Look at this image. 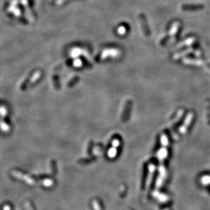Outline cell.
Listing matches in <instances>:
<instances>
[{
    "mask_svg": "<svg viewBox=\"0 0 210 210\" xmlns=\"http://www.w3.org/2000/svg\"><path fill=\"white\" fill-rule=\"evenodd\" d=\"M170 37H171V35L170 34L166 35L165 37H163V38L161 40V42H160V44L161 45V46H165V45L168 42V41L169 40Z\"/></svg>",
    "mask_w": 210,
    "mask_h": 210,
    "instance_id": "3",
    "label": "cell"
},
{
    "mask_svg": "<svg viewBox=\"0 0 210 210\" xmlns=\"http://www.w3.org/2000/svg\"><path fill=\"white\" fill-rule=\"evenodd\" d=\"M180 33H181V28L178 27L177 31H175V40H177L178 39H179Z\"/></svg>",
    "mask_w": 210,
    "mask_h": 210,
    "instance_id": "4",
    "label": "cell"
},
{
    "mask_svg": "<svg viewBox=\"0 0 210 210\" xmlns=\"http://www.w3.org/2000/svg\"><path fill=\"white\" fill-rule=\"evenodd\" d=\"M139 18H140L142 30H143L144 35H145L146 36L149 37L150 35H151V31L149 27L148 23L147 18H146V16L144 15V14H143V13L140 14V15H139Z\"/></svg>",
    "mask_w": 210,
    "mask_h": 210,
    "instance_id": "1",
    "label": "cell"
},
{
    "mask_svg": "<svg viewBox=\"0 0 210 210\" xmlns=\"http://www.w3.org/2000/svg\"><path fill=\"white\" fill-rule=\"evenodd\" d=\"M181 8L186 12H193L202 10L204 8V5L202 4H184L182 5Z\"/></svg>",
    "mask_w": 210,
    "mask_h": 210,
    "instance_id": "2",
    "label": "cell"
},
{
    "mask_svg": "<svg viewBox=\"0 0 210 210\" xmlns=\"http://www.w3.org/2000/svg\"><path fill=\"white\" fill-rule=\"evenodd\" d=\"M207 66H208V67H209V68H210V63H207Z\"/></svg>",
    "mask_w": 210,
    "mask_h": 210,
    "instance_id": "5",
    "label": "cell"
}]
</instances>
